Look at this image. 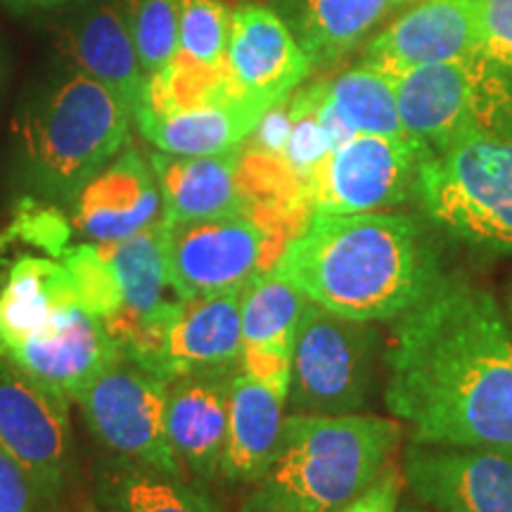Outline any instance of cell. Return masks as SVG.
<instances>
[{
	"mask_svg": "<svg viewBox=\"0 0 512 512\" xmlns=\"http://www.w3.org/2000/svg\"><path fill=\"white\" fill-rule=\"evenodd\" d=\"M384 406L411 441L512 448V330L484 287L439 275L394 318Z\"/></svg>",
	"mask_w": 512,
	"mask_h": 512,
	"instance_id": "1",
	"label": "cell"
},
{
	"mask_svg": "<svg viewBox=\"0 0 512 512\" xmlns=\"http://www.w3.org/2000/svg\"><path fill=\"white\" fill-rule=\"evenodd\" d=\"M313 304L351 320H394L439 271L418 223L401 214H311L273 264Z\"/></svg>",
	"mask_w": 512,
	"mask_h": 512,
	"instance_id": "2",
	"label": "cell"
},
{
	"mask_svg": "<svg viewBox=\"0 0 512 512\" xmlns=\"http://www.w3.org/2000/svg\"><path fill=\"white\" fill-rule=\"evenodd\" d=\"M401 427L377 415L285 418L278 451L238 512H332L368 489L392 458Z\"/></svg>",
	"mask_w": 512,
	"mask_h": 512,
	"instance_id": "3",
	"label": "cell"
},
{
	"mask_svg": "<svg viewBox=\"0 0 512 512\" xmlns=\"http://www.w3.org/2000/svg\"><path fill=\"white\" fill-rule=\"evenodd\" d=\"M128 105L79 69H64L31 100L19 126L24 171L38 195L72 200L128 145Z\"/></svg>",
	"mask_w": 512,
	"mask_h": 512,
	"instance_id": "4",
	"label": "cell"
},
{
	"mask_svg": "<svg viewBox=\"0 0 512 512\" xmlns=\"http://www.w3.org/2000/svg\"><path fill=\"white\" fill-rule=\"evenodd\" d=\"M505 72L477 53L389 76L403 128L432 155L463 140L512 136V79Z\"/></svg>",
	"mask_w": 512,
	"mask_h": 512,
	"instance_id": "5",
	"label": "cell"
},
{
	"mask_svg": "<svg viewBox=\"0 0 512 512\" xmlns=\"http://www.w3.org/2000/svg\"><path fill=\"white\" fill-rule=\"evenodd\" d=\"M415 192L425 214L456 240L512 254V136L463 140L430 155Z\"/></svg>",
	"mask_w": 512,
	"mask_h": 512,
	"instance_id": "6",
	"label": "cell"
},
{
	"mask_svg": "<svg viewBox=\"0 0 512 512\" xmlns=\"http://www.w3.org/2000/svg\"><path fill=\"white\" fill-rule=\"evenodd\" d=\"M380 347L373 323L309 302L294 342L290 406L309 415L363 413L377 392Z\"/></svg>",
	"mask_w": 512,
	"mask_h": 512,
	"instance_id": "7",
	"label": "cell"
},
{
	"mask_svg": "<svg viewBox=\"0 0 512 512\" xmlns=\"http://www.w3.org/2000/svg\"><path fill=\"white\" fill-rule=\"evenodd\" d=\"M297 211L264 209L259 214L169 223L162 219L166 280L178 299L240 290L266 271L268 252L280 245L285 219ZM285 247V245H280Z\"/></svg>",
	"mask_w": 512,
	"mask_h": 512,
	"instance_id": "8",
	"label": "cell"
},
{
	"mask_svg": "<svg viewBox=\"0 0 512 512\" xmlns=\"http://www.w3.org/2000/svg\"><path fill=\"white\" fill-rule=\"evenodd\" d=\"M166 396L169 384L121 354L86 384L76 401L95 437L121 458L183 477L166 434Z\"/></svg>",
	"mask_w": 512,
	"mask_h": 512,
	"instance_id": "9",
	"label": "cell"
},
{
	"mask_svg": "<svg viewBox=\"0 0 512 512\" xmlns=\"http://www.w3.org/2000/svg\"><path fill=\"white\" fill-rule=\"evenodd\" d=\"M420 140L358 133L328 152L304 185L311 214H373L392 209L415 190L422 162Z\"/></svg>",
	"mask_w": 512,
	"mask_h": 512,
	"instance_id": "10",
	"label": "cell"
},
{
	"mask_svg": "<svg viewBox=\"0 0 512 512\" xmlns=\"http://www.w3.org/2000/svg\"><path fill=\"white\" fill-rule=\"evenodd\" d=\"M0 444L34 479L53 510L72 472L67 399L46 392L0 358Z\"/></svg>",
	"mask_w": 512,
	"mask_h": 512,
	"instance_id": "11",
	"label": "cell"
},
{
	"mask_svg": "<svg viewBox=\"0 0 512 512\" xmlns=\"http://www.w3.org/2000/svg\"><path fill=\"white\" fill-rule=\"evenodd\" d=\"M403 479L434 512H512V448L411 441Z\"/></svg>",
	"mask_w": 512,
	"mask_h": 512,
	"instance_id": "12",
	"label": "cell"
},
{
	"mask_svg": "<svg viewBox=\"0 0 512 512\" xmlns=\"http://www.w3.org/2000/svg\"><path fill=\"white\" fill-rule=\"evenodd\" d=\"M226 72L235 98L268 112L290 100L311 76L313 64L278 12L240 3L230 12Z\"/></svg>",
	"mask_w": 512,
	"mask_h": 512,
	"instance_id": "13",
	"label": "cell"
},
{
	"mask_svg": "<svg viewBox=\"0 0 512 512\" xmlns=\"http://www.w3.org/2000/svg\"><path fill=\"white\" fill-rule=\"evenodd\" d=\"M121 356L119 344L98 316L76 302H64L50 323L17 347L5 351V361L31 382L62 399H76L86 384Z\"/></svg>",
	"mask_w": 512,
	"mask_h": 512,
	"instance_id": "14",
	"label": "cell"
},
{
	"mask_svg": "<svg viewBox=\"0 0 512 512\" xmlns=\"http://www.w3.org/2000/svg\"><path fill=\"white\" fill-rule=\"evenodd\" d=\"M240 290L178 299L150 373L166 384L183 377L233 375L242 361Z\"/></svg>",
	"mask_w": 512,
	"mask_h": 512,
	"instance_id": "15",
	"label": "cell"
},
{
	"mask_svg": "<svg viewBox=\"0 0 512 512\" xmlns=\"http://www.w3.org/2000/svg\"><path fill=\"white\" fill-rule=\"evenodd\" d=\"M162 219V195L150 157L126 145L72 197L69 226L83 242H117Z\"/></svg>",
	"mask_w": 512,
	"mask_h": 512,
	"instance_id": "16",
	"label": "cell"
},
{
	"mask_svg": "<svg viewBox=\"0 0 512 512\" xmlns=\"http://www.w3.org/2000/svg\"><path fill=\"white\" fill-rule=\"evenodd\" d=\"M306 304V294L275 266L252 275L240 292V370L285 399L290 394L294 342Z\"/></svg>",
	"mask_w": 512,
	"mask_h": 512,
	"instance_id": "17",
	"label": "cell"
},
{
	"mask_svg": "<svg viewBox=\"0 0 512 512\" xmlns=\"http://www.w3.org/2000/svg\"><path fill=\"white\" fill-rule=\"evenodd\" d=\"M162 195V219L169 223L259 214L268 207L256 202L245 169V147L207 157H178L152 152Z\"/></svg>",
	"mask_w": 512,
	"mask_h": 512,
	"instance_id": "18",
	"label": "cell"
},
{
	"mask_svg": "<svg viewBox=\"0 0 512 512\" xmlns=\"http://www.w3.org/2000/svg\"><path fill=\"white\" fill-rule=\"evenodd\" d=\"M479 53L475 0H422L382 29L366 48V64L396 76L422 64Z\"/></svg>",
	"mask_w": 512,
	"mask_h": 512,
	"instance_id": "19",
	"label": "cell"
},
{
	"mask_svg": "<svg viewBox=\"0 0 512 512\" xmlns=\"http://www.w3.org/2000/svg\"><path fill=\"white\" fill-rule=\"evenodd\" d=\"M62 46L79 72L126 102L131 114L145 93V74L128 31L124 0H86L69 17Z\"/></svg>",
	"mask_w": 512,
	"mask_h": 512,
	"instance_id": "20",
	"label": "cell"
},
{
	"mask_svg": "<svg viewBox=\"0 0 512 512\" xmlns=\"http://www.w3.org/2000/svg\"><path fill=\"white\" fill-rule=\"evenodd\" d=\"M233 375L183 377L169 382L166 434L181 465L204 482L219 475Z\"/></svg>",
	"mask_w": 512,
	"mask_h": 512,
	"instance_id": "21",
	"label": "cell"
},
{
	"mask_svg": "<svg viewBox=\"0 0 512 512\" xmlns=\"http://www.w3.org/2000/svg\"><path fill=\"white\" fill-rule=\"evenodd\" d=\"M285 396L273 392L252 375L238 373L230 380L228 434L219 475L228 484H254L266 472L283 434Z\"/></svg>",
	"mask_w": 512,
	"mask_h": 512,
	"instance_id": "22",
	"label": "cell"
},
{
	"mask_svg": "<svg viewBox=\"0 0 512 512\" xmlns=\"http://www.w3.org/2000/svg\"><path fill=\"white\" fill-rule=\"evenodd\" d=\"M403 0H271L313 69H330L361 46Z\"/></svg>",
	"mask_w": 512,
	"mask_h": 512,
	"instance_id": "23",
	"label": "cell"
},
{
	"mask_svg": "<svg viewBox=\"0 0 512 512\" xmlns=\"http://www.w3.org/2000/svg\"><path fill=\"white\" fill-rule=\"evenodd\" d=\"M266 112L245 100H223L174 112L133 114L138 131L159 152L178 157H207L238 150Z\"/></svg>",
	"mask_w": 512,
	"mask_h": 512,
	"instance_id": "24",
	"label": "cell"
},
{
	"mask_svg": "<svg viewBox=\"0 0 512 512\" xmlns=\"http://www.w3.org/2000/svg\"><path fill=\"white\" fill-rule=\"evenodd\" d=\"M64 302L74 299L62 261L31 254L12 261L0 273V356L46 328Z\"/></svg>",
	"mask_w": 512,
	"mask_h": 512,
	"instance_id": "25",
	"label": "cell"
},
{
	"mask_svg": "<svg viewBox=\"0 0 512 512\" xmlns=\"http://www.w3.org/2000/svg\"><path fill=\"white\" fill-rule=\"evenodd\" d=\"M98 249L110 261L112 271L117 273L121 294H124V313L110 332L121 349L140 318L171 302L166 297L171 287L164 266L162 219L126 240L102 242Z\"/></svg>",
	"mask_w": 512,
	"mask_h": 512,
	"instance_id": "26",
	"label": "cell"
},
{
	"mask_svg": "<svg viewBox=\"0 0 512 512\" xmlns=\"http://www.w3.org/2000/svg\"><path fill=\"white\" fill-rule=\"evenodd\" d=\"M98 508L105 512H216L214 503L183 477L126 458L100 479Z\"/></svg>",
	"mask_w": 512,
	"mask_h": 512,
	"instance_id": "27",
	"label": "cell"
},
{
	"mask_svg": "<svg viewBox=\"0 0 512 512\" xmlns=\"http://www.w3.org/2000/svg\"><path fill=\"white\" fill-rule=\"evenodd\" d=\"M325 100L351 131L366 136L413 138L401 124L394 83L380 69L363 62L335 79L323 81Z\"/></svg>",
	"mask_w": 512,
	"mask_h": 512,
	"instance_id": "28",
	"label": "cell"
},
{
	"mask_svg": "<svg viewBox=\"0 0 512 512\" xmlns=\"http://www.w3.org/2000/svg\"><path fill=\"white\" fill-rule=\"evenodd\" d=\"M230 10L223 0H181L178 67L202 74H226Z\"/></svg>",
	"mask_w": 512,
	"mask_h": 512,
	"instance_id": "29",
	"label": "cell"
},
{
	"mask_svg": "<svg viewBox=\"0 0 512 512\" xmlns=\"http://www.w3.org/2000/svg\"><path fill=\"white\" fill-rule=\"evenodd\" d=\"M60 261L67 268L74 302L98 316L107 332H112L124 313V294L110 261L102 256L95 242L72 245Z\"/></svg>",
	"mask_w": 512,
	"mask_h": 512,
	"instance_id": "30",
	"label": "cell"
},
{
	"mask_svg": "<svg viewBox=\"0 0 512 512\" xmlns=\"http://www.w3.org/2000/svg\"><path fill=\"white\" fill-rule=\"evenodd\" d=\"M124 10L147 81L164 72L178 53L181 0H124Z\"/></svg>",
	"mask_w": 512,
	"mask_h": 512,
	"instance_id": "31",
	"label": "cell"
},
{
	"mask_svg": "<svg viewBox=\"0 0 512 512\" xmlns=\"http://www.w3.org/2000/svg\"><path fill=\"white\" fill-rule=\"evenodd\" d=\"M287 105H290V138H287L283 164L294 181H297L299 188H302L304 195L306 181L316 171V166L328 157L332 147L318 121L313 83L304 88L299 86L290 95Z\"/></svg>",
	"mask_w": 512,
	"mask_h": 512,
	"instance_id": "32",
	"label": "cell"
},
{
	"mask_svg": "<svg viewBox=\"0 0 512 512\" xmlns=\"http://www.w3.org/2000/svg\"><path fill=\"white\" fill-rule=\"evenodd\" d=\"M479 55L512 69V0H475Z\"/></svg>",
	"mask_w": 512,
	"mask_h": 512,
	"instance_id": "33",
	"label": "cell"
},
{
	"mask_svg": "<svg viewBox=\"0 0 512 512\" xmlns=\"http://www.w3.org/2000/svg\"><path fill=\"white\" fill-rule=\"evenodd\" d=\"M0 512H50L34 479L0 444Z\"/></svg>",
	"mask_w": 512,
	"mask_h": 512,
	"instance_id": "34",
	"label": "cell"
},
{
	"mask_svg": "<svg viewBox=\"0 0 512 512\" xmlns=\"http://www.w3.org/2000/svg\"><path fill=\"white\" fill-rule=\"evenodd\" d=\"M401 484L394 467H384L382 475L356 498L332 512H399Z\"/></svg>",
	"mask_w": 512,
	"mask_h": 512,
	"instance_id": "35",
	"label": "cell"
},
{
	"mask_svg": "<svg viewBox=\"0 0 512 512\" xmlns=\"http://www.w3.org/2000/svg\"><path fill=\"white\" fill-rule=\"evenodd\" d=\"M287 102L290 100L271 107V110L261 117L259 124H256L252 136H249L254 138L252 150L273 159H280V162H283L287 138H290V105H287Z\"/></svg>",
	"mask_w": 512,
	"mask_h": 512,
	"instance_id": "36",
	"label": "cell"
},
{
	"mask_svg": "<svg viewBox=\"0 0 512 512\" xmlns=\"http://www.w3.org/2000/svg\"><path fill=\"white\" fill-rule=\"evenodd\" d=\"M15 3L36 5V8H53V5H60V3H64V0H15Z\"/></svg>",
	"mask_w": 512,
	"mask_h": 512,
	"instance_id": "37",
	"label": "cell"
},
{
	"mask_svg": "<svg viewBox=\"0 0 512 512\" xmlns=\"http://www.w3.org/2000/svg\"><path fill=\"white\" fill-rule=\"evenodd\" d=\"M505 311H508V323L512 325V283L508 287V294H505Z\"/></svg>",
	"mask_w": 512,
	"mask_h": 512,
	"instance_id": "38",
	"label": "cell"
},
{
	"mask_svg": "<svg viewBox=\"0 0 512 512\" xmlns=\"http://www.w3.org/2000/svg\"><path fill=\"white\" fill-rule=\"evenodd\" d=\"M399 512H434L430 508H415V505H406V508H399Z\"/></svg>",
	"mask_w": 512,
	"mask_h": 512,
	"instance_id": "39",
	"label": "cell"
},
{
	"mask_svg": "<svg viewBox=\"0 0 512 512\" xmlns=\"http://www.w3.org/2000/svg\"><path fill=\"white\" fill-rule=\"evenodd\" d=\"M83 512H105V510H100V508H98V505H88V508H86V510H83Z\"/></svg>",
	"mask_w": 512,
	"mask_h": 512,
	"instance_id": "40",
	"label": "cell"
}]
</instances>
